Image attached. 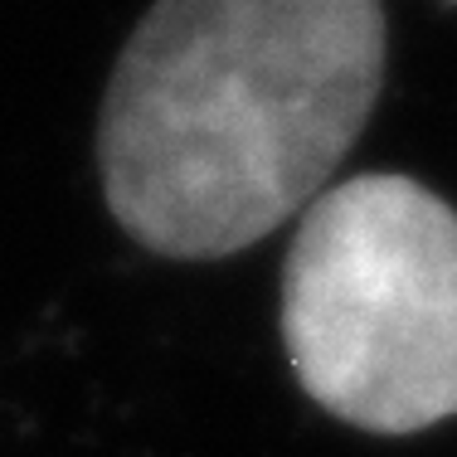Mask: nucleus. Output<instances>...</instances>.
I'll list each match as a JSON object with an SVG mask.
<instances>
[{"mask_svg":"<svg viewBox=\"0 0 457 457\" xmlns=\"http://www.w3.org/2000/svg\"><path fill=\"white\" fill-rule=\"evenodd\" d=\"M379 83V0H156L97 117L107 210L151 253H238L326 190Z\"/></svg>","mask_w":457,"mask_h":457,"instance_id":"nucleus-1","label":"nucleus"},{"mask_svg":"<svg viewBox=\"0 0 457 457\" xmlns=\"http://www.w3.org/2000/svg\"><path fill=\"white\" fill-rule=\"evenodd\" d=\"M282 345L302 389L365 433L457 413V210L409 176L321 190L282 263Z\"/></svg>","mask_w":457,"mask_h":457,"instance_id":"nucleus-2","label":"nucleus"},{"mask_svg":"<svg viewBox=\"0 0 457 457\" xmlns=\"http://www.w3.org/2000/svg\"><path fill=\"white\" fill-rule=\"evenodd\" d=\"M453 5H457V0H453Z\"/></svg>","mask_w":457,"mask_h":457,"instance_id":"nucleus-3","label":"nucleus"}]
</instances>
